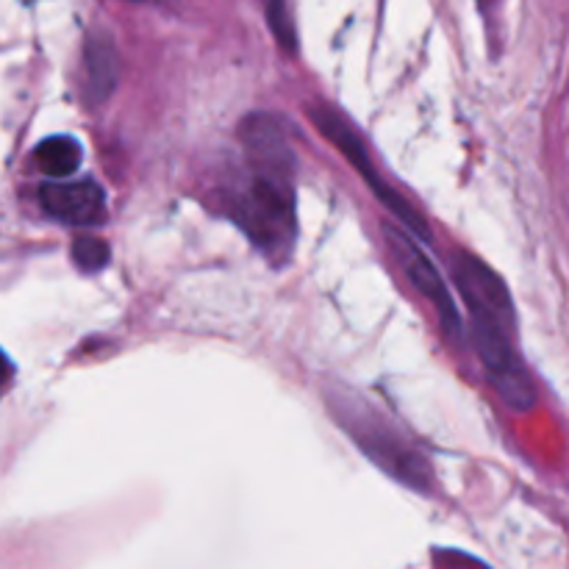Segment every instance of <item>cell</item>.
I'll list each match as a JSON object with an SVG mask.
<instances>
[{"label":"cell","mask_w":569,"mask_h":569,"mask_svg":"<svg viewBox=\"0 0 569 569\" xmlns=\"http://www.w3.org/2000/svg\"><path fill=\"white\" fill-rule=\"evenodd\" d=\"M437 569H489V567H483L481 561L470 559V556L453 553V550H442V553H437Z\"/></svg>","instance_id":"obj_12"},{"label":"cell","mask_w":569,"mask_h":569,"mask_svg":"<svg viewBox=\"0 0 569 569\" xmlns=\"http://www.w3.org/2000/svg\"><path fill=\"white\" fill-rule=\"evenodd\" d=\"M342 420L348 422L350 433L356 437V442L378 461V465L387 467L392 476L403 478L411 487H426L428 483V467L422 456H417L409 445L400 439V433H395V428L383 426L381 420H372V415H361V411H350L342 415Z\"/></svg>","instance_id":"obj_4"},{"label":"cell","mask_w":569,"mask_h":569,"mask_svg":"<svg viewBox=\"0 0 569 569\" xmlns=\"http://www.w3.org/2000/svg\"><path fill=\"white\" fill-rule=\"evenodd\" d=\"M472 342L500 398L515 411H531L537 403V389L522 361L517 359L503 322L472 320Z\"/></svg>","instance_id":"obj_3"},{"label":"cell","mask_w":569,"mask_h":569,"mask_svg":"<svg viewBox=\"0 0 569 569\" xmlns=\"http://www.w3.org/2000/svg\"><path fill=\"white\" fill-rule=\"evenodd\" d=\"M39 203L56 220L67 226H98L106 214V192L92 178L78 181H50L39 189Z\"/></svg>","instance_id":"obj_7"},{"label":"cell","mask_w":569,"mask_h":569,"mask_svg":"<svg viewBox=\"0 0 569 569\" xmlns=\"http://www.w3.org/2000/svg\"><path fill=\"white\" fill-rule=\"evenodd\" d=\"M253 178L237 194L233 217L267 253H283L295 237L292 153L270 117L244 126Z\"/></svg>","instance_id":"obj_1"},{"label":"cell","mask_w":569,"mask_h":569,"mask_svg":"<svg viewBox=\"0 0 569 569\" xmlns=\"http://www.w3.org/2000/svg\"><path fill=\"white\" fill-rule=\"evenodd\" d=\"M117 50L109 37H94L87 44V81L94 103L109 98L117 83Z\"/></svg>","instance_id":"obj_8"},{"label":"cell","mask_w":569,"mask_h":569,"mask_svg":"<svg viewBox=\"0 0 569 569\" xmlns=\"http://www.w3.org/2000/svg\"><path fill=\"white\" fill-rule=\"evenodd\" d=\"M37 167L50 178H70L81 170V144L72 137H50L37 148Z\"/></svg>","instance_id":"obj_9"},{"label":"cell","mask_w":569,"mask_h":569,"mask_svg":"<svg viewBox=\"0 0 569 569\" xmlns=\"http://www.w3.org/2000/svg\"><path fill=\"white\" fill-rule=\"evenodd\" d=\"M309 114H311V120H315V126L320 128L322 137L331 139V142L342 150L345 159H348L350 164L359 170V176L365 178L367 187L376 192V198L381 200V203L387 206V209L392 211L400 222H403V226H409L411 231L422 239V242H428V239H431V228H428V222L422 220L420 211H417L415 206L403 198V194L395 192V189L389 187L381 176H378V170L372 167L370 156H367L365 142H361L359 133L353 131V126H350L342 114H337L331 106H315Z\"/></svg>","instance_id":"obj_2"},{"label":"cell","mask_w":569,"mask_h":569,"mask_svg":"<svg viewBox=\"0 0 569 569\" xmlns=\"http://www.w3.org/2000/svg\"><path fill=\"white\" fill-rule=\"evenodd\" d=\"M383 233H387V242H389V248H392L395 259L400 261V267H403V272L409 276V281L415 283L417 292H420L422 298H426L428 303L437 309L439 322H442L445 331H448L450 337H459L461 315H459V309H456L453 295H450L448 283L442 281V276H439V270L433 267V261L426 256V250H422L415 239L406 237L403 231H398V228L387 226L383 228Z\"/></svg>","instance_id":"obj_5"},{"label":"cell","mask_w":569,"mask_h":569,"mask_svg":"<svg viewBox=\"0 0 569 569\" xmlns=\"http://www.w3.org/2000/svg\"><path fill=\"white\" fill-rule=\"evenodd\" d=\"M264 6H267V20H270L272 31H276L278 42H281L283 48L292 50L295 31H292V22H289L287 17V6H283V0H264Z\"/></svg>","instance_id":"obj_11"},{"label":"cell","mask_w":569,"mask_h":569,"mask_svg":"<svg viewBox=\"0 0 569 569\" xmlns=\"http://www.w3.org/2000/svg\"><path fill=\"white\" fill-rule=\"evenodd\" d=\"M109 256H111V250L103 239L81 237V239H76V244H72V259H76V264L81 267L83 272L103 270V267L109 264Z\"/></svg>","instance_id":"obj_10"},{"label":"cell","mask_w":569,"mask_h":569,"mask_svg":"<svg viewBox=\"0 0 569 569\" xmlns=\"http://www.w3.org/2000/svg\"><path fill=\"white\" fill-rule=\"evenodd\" d=\"M453 278L459 283V292L465 295L470 320H495L509 326V289L483 261H478L476 256H459L453 264Z\"/></svg>","instance_id":"obj_6"},{"label":"cell","mask_w":569,"mask_h":569,"mask_svg":"<svg viewBox=\"0 0 569 569\" xmlns=\"http://www.w3.org/2000/svg\"><path fill=\"white\" fill-rule=\"evenodd\" d=\"M9 376H11V365H9V359H6V356L0 353V387H3V383L9 381Z\"/></svg>","instance_id":"obj_13"}]
</instances>
